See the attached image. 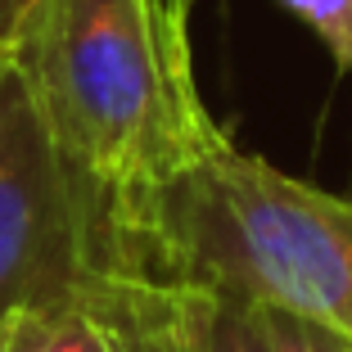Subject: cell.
<instances>
[{
    "label": "cell",
    "instance_id": "6da1fadb",
    "mask_svg": "<svg viewBox=\"0 0 352 352\" xmlns=\"http://www.w3.org/2000/svg\"><path fill=\"white\" fill-rule=\"evenodd\" d=\"M172 0H32L10 45L54 145L126 212L230 145L204 109Z\"/></svg>",
    "mask_w": 352,
    "mask_h": 352
},
{
    "label": "cell",
    "instance_id": "7a4b0ae2",
    "mask_svg": "<svg viewBox=\"0 0 352 352\" xmlns=\"http://www.w3.org/2000/svg\"><path fill=\"white\" fill-rule=\"evenodd\" d=\"M122 226L167 289L289 311L352 339L348 195L221 145L131 204Z\"/></svg>",
    "mask_w": 352,
    "mask_h": 352
},
{
    "label": "cell",
    "instance_id": "3957f363",
    "mask_svg": "<svg viewBox=\"0 0 352 352\" xmlns=\"http://www.w3.org/2000/svg\"><path fill=\"white\" fill-rule=\"evenodd\" d=\"M77 307L135 352H186V294L145 271L122 212L54 145L10 59H0V321Z\"/></svg>",
    "mask_w": 352,
    "mask_h": 352
},
{
    "label": "cell",
    "instance_id": "277c9868",
    "mask_svg": "<svg viewBox=\"0 0 352 352\" xmlns=\"http://www.w3.org/2000/svg\"><path fill=\"white\" fill-rule=\"evenodd\" d=\"M0 352H135L126 334L77 307H28L0 321Z\"/></svg>",
    "mask_w": 352,
    "mask_h": 352
},
{
    "label": "cell",
    "instance_id": "5b68a950",
    "mask_svg": "<svg viewBox=\"0 0 352 352\" xmlns=\"http://www.w3.org/2000/svg\"><path fill=\"white\" fill-rule=\"evenodd\" d=\"M186 352H276V348H271L253 307L212 298V294H186Z\"/></svg>",
    "mask_w": 352,
    "mask_h": 352
},
{
    "label": "cell",
    "instance_id": "8992f818",
    "mask_svg": "<svg viewBox=\"0 0 352 352\" xmlns=\"http://www.w3.org/2000/svg\"><path fill=\"white\" fill-rule=\"evenodd\" d=\"M280 5L321 36L343 73H352V0H280Z\"/></svg>",
    "mask_w": 352,
    "mask_h": 352
},
{
    "label": "cell",
    "instance_id": "52a82bcc",
    "mask_svg": "<svg viewBox=\"0 0 352 352\" xmlns=\"http://www.w3.org/2000/svg\"><path fill=\"white\" fill-rule=\"evenodd\" d=\"M253 311H258V321L276 352H352V339H343L330 325L302 321V316H289V311H267V307H253Z\"/></svg>",
    "mask_w": 352,
    "mask_h": 352
},
{
    "label": "cell",
    "instance_id": "ba28073f",
    "mask_svg": "<svg viewBox=\"0 0 352 352\" xmlns=\"http://www.w3.org/2000/svg\"><path fill=\"white\" fill-rule=\"evenodd\" d=\"M28 5H32V0H0V59L10 54L14 32H19V23H23V14H28Z\"/></svg>",
    "mask_w": 352,
    "mask_h": 352
},
{
    "label": "cell",
    "instance_id": "9c48e42d",
    "mask_svg": "<svg viewBox=\"0 0 352 352\" xmlns=\"http://www.w3.org/2000/svg\"><path fill=\"white\" fill-rule=\"evenodd\" d=\"M172 5H176V10H181V14H190V0H172Z\"/></svg>",
    "mask_w": 352,
    "mask_h": 352
}]
</instances>
